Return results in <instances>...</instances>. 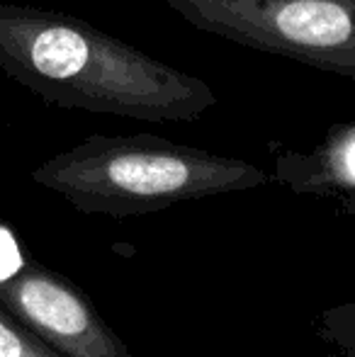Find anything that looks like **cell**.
<instances>
[{"mask_svg": "<svg viewBox=\"0 0 355 357\" xmlns=\"http://www.w3.org/2000/svg\"><path fill=\"white\" fill-rule=\"evenodd\" d=\"M0 306L63 357H134L81 287L32 258L0 282Z\"/></svg>", "mask_w": 355, "mask_h": 357, "instance_id": "4", "label": "cell"}, {"mask_svg": "<svg viewBox=\"0 0 355 357\" xmlns=\"http://www.w3.org/2000/svg\"><path fill=\"white\" fill-rule=\"evenodd\" d=\"M0 357H63L0 306Z\"/></svg>", "mask_w": 355, "mask_h": 357, "instance_id": "7", "label": "cell"}, {"mask_svg": "<svg viewBox=\"0 0 355 357\" xmlns=\"http://www.w3.org/2000/svg\"><path fill=\"white\" fill-rule=\"evenodd\" d=\"M195 29L355 80V0H161Z\"/></svg>", "mask_w": 355, "mask_h": 357, "instance_id": "3", "label": "cell"}, {"mask_svg": "<svg viewBox=\"0 0 355 357\" xmlns=\"http://www.w3.org/2000/svg\"><path fill=\"white\" fill-rule=\"evenodd\" d=\"M32 180L83 214L127 216L273 183L263 168L161 137H88L44 160Z\"/></svg>", "mask_w": 355, "mask_h": 357, "instance_id": "2", "label": "cell"}, {"mask_svg": "<svg viewBox=\"0 0 355 357\" xmlns=\"http://www.w3.org/2000/svg\"><path fill=\"white\" fill-rule=\"evenodd\" d=\"M312 331L328 357H355V301L319 311L312 319Z\"/></svg>", "mask_w": 355, "mask_h": 357, "instance_id": "6", "label": "cell"}, {"mask_svg": "<svg viewBox=\"0 0 355 357\" xmlns=\"http://www.w3.org/2000/svg\"><path fill=\"white\" fill-rule=\"evenodd\" d=\"M24 263H27V255L20 248V241L15 238L13 229L8 224H0V282L15 278L24 268Z\"/></svg>", "mask_w": 355, "mask_h": 357, "instance_id": "8", "label": "cell"}, {"mask_svg": "<svg viewBox=\"0 0 355 357\" xmlns=\"http://www.w3.org/2000/svg\"><path fill=\"white\" fill-rule=\"evenodd\" d=\"M0 68L47 105L144 122H195L217 105L202 78L109 37L86 20L0 5Z\"/></svg>", "mask_w": 355, "mask_h": 357, "instance_id": "1", "label": "cell"}, {"mask_svg": "<svg viewBox=\"0 0 355 357\" xmlns=\"http://www.w3.org/2000/svg\"><path fill=\"white\" fill-rule=\"evenodd\" d=\"M273 180L297 195L336 197L338 212H355V124L333 127L312 153L278 151Z\"/></svg>", "mask_w": 355, "mask_h": 357, "instance_id": "5", "label": "cell"}]
</instances>
